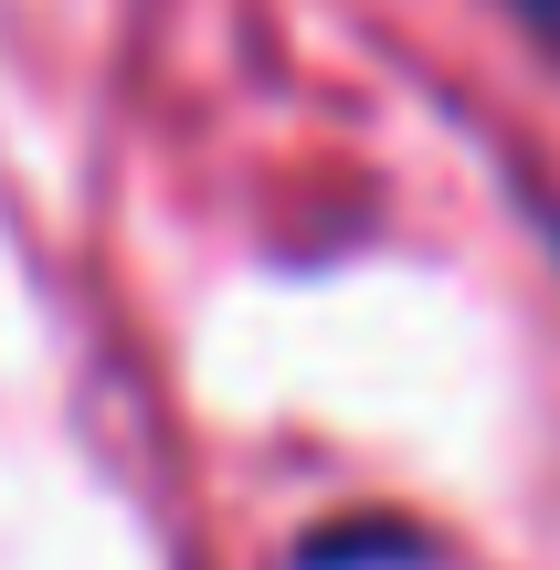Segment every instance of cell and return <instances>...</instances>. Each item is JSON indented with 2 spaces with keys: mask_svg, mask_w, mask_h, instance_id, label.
<instances>
[{
  "mask_svg": "<svg viewBox=\"0 0 560 570\" xmlns=\"http://www.w3.org/2000/svg\"><path fill=\"white\" fill-rule=\"evenodd\" d=\"M360 560H423V539L413 529H317L296 550V570H360Z\"/></svg>",
  "mask_w": 560,
  "mask_h": 570,
  "instance_id": "1",
  "label": "cell"
},
{
  "mask_svg": "<svg viewBox=\"0 0 560 570\" xmlns=\"http://www.w3.org/2000/svg\"><path fill=\"white\" fill-rule=\"evenodd\" d=\"M498 11H508V21H519V32H540V42H550V53H560V0H498Z\"/></svg>",
  "mask_w": 560,
  "mask_h": 570,
  "instance_id": "2",
  "label": "cell"
},
{
  "mask_svg": "<svg viewBox=\"0 0 560 570\" xmlns=\"http://www.w3.org/2000/svg\"><path fill=\"white\" fill-rule=\"evenodd\" d=\"M540 233H550V254H560V202H540Z\"/></svg>",
  "mask_w": 560,
  "mask_h": 570,
  "instance_id": "3",
  "label": "cell"
}]
</instances>
